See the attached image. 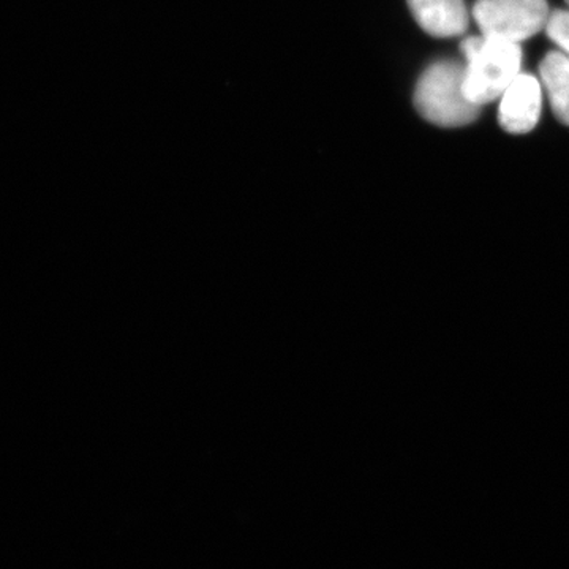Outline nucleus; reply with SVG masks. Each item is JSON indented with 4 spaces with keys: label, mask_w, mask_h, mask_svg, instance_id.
<instances>
[{
    "label": "nucleus",
    "mask_w": 569,
    "mask_h": 569,
    "mask_svg": "<svg viewBox=\"0 0 569 569\" xmlns=\"http://www.w3.org/2000/svg\"><path fill=\"white\" fill-rule=\"evenodd\" d=\"M466 56L463 93L470 102L486 104L503 96L520 73L522 50L512 41L468 37L460 43Z\"/></svg>",
    "instance_id": "nucleus-1"
},
{
    "label": "nucleus",
    "mask_w": 569,
    "mask_h": 569,
    "mask_svg": "<svg viewBox=\"0 0 569 569\" xmlns=\"http://www.w3.org/2000/svg\"><path fill=\"white\" fill-rule=\"evenodd\" d=\"M466 63L438 61L421 74L415 91V107L427 121L440 127H462L477 121L481 104L463 93Z\"/></svg>",
    "instance_id": "nucleus-2"
},
{
    "label": "nucleus",
    "mask_w": 569,
    "mask_h": 569,
    "mask_svg": "<svg viewBox=\"0 0 569 569\" xmlns=\"http://www.w3.org/2000/svg\"><path fill=\"white\" fill-rule=\"evenodd\" d=\"M548 0H477L473 17L488 39L520 43L546 28Z\"/></svg>",
    "instance_id": "nucleus-3"
},
{
    "label": "nucleus",
    "mask_w": 569,
    "mask_h": 569,
    "mask_svg": "<svg viewBox=\"0 0 569 569\" xmlns=\"http://www.w3.org/2000/svg\"><path fill=\"white\" fill-rule=\"evenodd\" d=\"M541 114V86L533 74L519 73L501 96L498 121L508 133H529Z\"/></svg>",
    "instance_id": "nucleus-4"
},
{
    "label": "nucleus",
    "mask_w": 569,
    "mask_h": 569,
    "mask_svg": "<svg viewBox=\"0 0 569 569\" xmlns=\"http://www.w3.org/2000/svg\"><path fill=\"white\" fill-rule=\"evenodd\" d=\"M415 20L429 36L449 39L466 33L468 10L463 0H407Z\"/></svg>",
    "instance_id": "nucleus-5"
},
{
    "label": "nucleus",
    "mask_w": 569,
    "mask_h": 569,
    "mask_svg": "<svg viewBox=\"0 0 569 569\" xmlns=\"http://www.w3.org/2000/svg\"><path fill=\"white\" fill-rule=\"evenodd\" d=\"M541 80L548 91L553 114L565 126H569V56L550 51L539 66Z\"/></svg>",
    "instance_id": "nucleus-6"
},
{
    "label": "nucleus",
    "mask_w": 569,
    "mask_h": 569,
    "mask_svg": "<svg viewBox=\"0 0 569 569\" xmlns=\"http://www.w3.org/2000/svg\"><path fill=\"white\" fill-rule=\"evenodd\" d=\"M545 29L549 39L569 56V10L552 11Z\"/></svg>",
    "instance_id": "nucleus-7"
},
{
    "label": "nucleus",
    "mask_w": 569,
    "mask_h": 569,
    "mask_svg": "<svg viewBox=\"0 0 569 569\" xmlns=\"http://www.w3.org/2000/svg\"><path fill=\"white\" fill-rule=\"evenodd\" d=\"M567 3H568V6H569V0H567Z\"/></svg>",
    "instance_id": "nucleus-8"
}]
</instances>
